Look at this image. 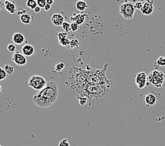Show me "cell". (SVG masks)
<instances>
[{"mask_svg":"<svg viewBox=\"0 0 165 146\" xmlns=\"http://www.w3.org/2000/svg\"><path fill=\"white\" fill-rule=\"evenodd\" d=\"M59 96V86L56 82H50L47 86L33 95V103L40 108L50 107L57 100Z\"/></svg>","mask_w":165,"mask_h":146,"instance_id":"obj_1","label":"cell"},{"mask_svg":"<svg viewBox=\"0 0 165 146\" xmlns=\"http://www.w3.org/2000/svg\"><path fill=\"white\" fill-rule=\"evenodd\" d=\"M48 82L43 77L40 75H33L28 80V85L34 90L40 91L48 85Z\"/></svg>","mask_w":165,"mask_h":146,"instance_id":"obj_2","label":"cell"},{"mask_svg":"<svg viewBox=\"0 0 165 146\" xmlns=\"http://www.w3.org/2000/svg\"><path fill=\"white\" fill-rule=\"evenodd\" d=\"M164 79L165 75L162 72L158 71V70H154L148 75L147 85H149V84H151L154 85L155 86L159 88V87H162V86Z\"/></svg>","mask_w":165,"mask_h":146,"instance_id":"obj_3","label":"cell"},{"mask_svg":"<svg viewBox=\"0 0 165 146\" xmlns=\"http://www.w3.org/2000/svg\"><path fill=\"white\" fill-rule=\"evenodd\" d=\"M135 11L136 9L134 7V4L131 2L126 1L119 6V12L125 19H132L134 16Z\"/></svg>","mask_w":165,"mask_h":146,"instance_id":"obj_4","label":"cell"},{"mask_svg":"<svg viewBox=\"0 0 165 146\" xmlns=\"http://www.w3.org/2000/svg\"><path fill=\"white\" fill-rule=\"evenodd\" d=\"M136 84L140 89H143L148 84V77L145 73H139L136 76Z\"/></svg>","mask_w":165,"mask_h":146,"instance_id":"obj_5","label":"cell"},{"mask_svg":"<svg viewBox=\"0 0 165 146\" xmlns=\"http://www.w3.org/2000/svg\"><path fill=\"white\" fill-rule=\"evenodd\" d=\"M12 60L15 64L18 65V66H22V65H26L27 63L26 57L17 51L13 54Z\"/></svg>","mask_w":165,"mask_h":146,"instance_id":"obj_6","label":"cell"},{"mask_svg":"<svg viewBox=\"0 0 165 146\" xmlns=\"http://www.w3.org/2000/svg\"><path fill=\"white\" fill-rule=\"evenodd\" d=\"M154 1L148 0L143 4L142 9H141V13L145 16H150L151 13H152L154 11V6H153Z\"/></svg>","mask_w":165,"mask_h":146,"instance_id":"obj_7","label":"cell"},{"mask_svg":"<svg viewBox=\"0 0 165 146\" xmlns=\"http://www.w3.org/2000/svg\"><path fill=\"white\" fill-rule=\"evenodd\" d=\"M21 51L22 54L24 55L26 57H30L32 55H33L35 52V48L34 46L32 44H26L25 45H23L21 48Z\"/></svg>","mask_w":165,"mask_h":146,"instance_id":"obj_8","label":"cell"},{"mask_svg":"<svg viewBox=\"0 0 165 146\" xmlns=\"http://www.w3.org/2000/svg\"><path fill=\"white\" fill-rule=\"evenodd\" d=\"M51 21L55 26H62V24L64 23V18L62 14L55 13L52 16Z\"/></svg>","mask_w":165,"mask_h":146,"instance_id":"obj_9","label":"cell"},{"mask_svg":"<svg viewBox=\"0 0 165 146\" xmlns=\"http://www.w3.org/2000/svg\"><path fill=\"white\" fill-rule=\"evenodd\" d=\"M4 6L5 7V9L10 14H14V13H16V12H17V11H16V5L15 4L14 1L6 0V1H4Z\"/></svg>","mask_w":165,"mask_h":146,"instance_id":"obj_10","label":"cell"},{"mask_svg":"<svg viewBox=\"0 0 165 146\" xmlns=\"http://www.w3.org/2000/svg\"><path fill=\"white\" fill-rule=\"evenodd\" d=\"M145 103L146 105L148 107H150L152 105H154L157 102V98L156 95H155L152 93H148L146 94L145 96Z\"/></svg>","mask_w":165,"mask_h":146,"instance_id":"obj_11","label":"cell"},{"mask_svg":"<svg viewBox=\"0 0 165 146\" xmlns=\"http://www.w3.org/2000/svg\"><path fill=\"white\" fill-rule=\"evenodd\" d=\"M12 41L13 43L16 45H20L22 43L24 42L25 37L21 33H14L12 37Z\"/></svg>","mask_w":165,"mask_h":146,"instance_id":"obj_12","label":"cell"},{"mask_svg":"<svg viewBox=\"0 0 165 146\" xmlns=\"http://www.w3.org/2000/svg\"><path fill=\"white\" fill-rule=\"evenodd\" d=\"M86 16L87 15L85 14H77L74 16H72V18H71V20L72 21V23H76L80 26L84 23Z\"/></svg>","mask_w":165,"mask_h":146,"instance_id":"obj_13","label":"cell"},{"mask_svg":"<svg viewBox=\"0 0 165 146\" xmlns=\"http://www.w3.org/2000/svg\"><path fill=\"white\" fill-rule=\"evenodd\" d=\"M20 19H21L22 23L28 25L31 23L32 20H33V17H32V16L30 13H27L26 14H23L21 16H20Z\"/></svg>","mask_w":165,"mask_h":146,"instance_id":"obj_14","label":"cell"},{"mask_svg":"<svg viewBox=\"0 0 165 146\" xmlns=\"http://www.w3.org/2000/svg\"><path fill=\"white\" fill-rule=\"evenodd\" d=\"M76 7L78 11H85L87 9L88 6H87V3L84 1H78L76 4Z\"/></svg>","mask_w":165,"mask_h":146,"instance_id":"obj_15","label":"cell"},{"mask_svg":"<svg viewBox=\"0 0 165 146\" xmlns=\"http://www.w3.org/2000/svg\"><path fill=\"white\" fill-rule=\"evenodd\" d=\"M26 6L31 10L34 11V9L38 6V4H37V1L35 0H28L26 2Z\"/></svg>","mask_w":165,"mask_h":146,"instance_id":"obj_16","label":"cell"},{"mask_svg":"<svg viewBox=\"0 0 165 146\" xmlns=\"http://www.w3.org/2000/svg\"><path fill=\"white\" fill-rule=\"evenodd\" d=\"M155 65H157L158 67H164L165 66V57L160 56L158 58L156 63H155Z\"/></svg>","mask_w":165,"mask_h":146,"instance_id":"obj_17","label":"cell"},{"mask_svg":"<svg viewBox=\"0 0 165 146\" xmlns=\"http://www.w3.org/2000/svg\"><path fill=\"white\" fill-rule=\"evenodd\" d=\"M4 70L6 72V74L8 75H12L14 72V68L12 66V65H6L4 67Z\"/></svg>","mask_w":165,"mask_h":146,"instance_id":"obj_18","label":"cell"},{"mask_svg":"<svg viewBox=\"0 0 165 146\" xmlns=\"http://www.w3.org/2000/svg\"><path fill=\"white\" fill-rule=\"evenodd\" d=\"M62 29H63L66 33H69V32L71 31V24L68 22L64 21V23L62 24Z\"/></svg>","mask_w":165,"mask_h":146,"instance_id":"obj_19","label":"cell"},{"mask_svg":"<svg viewBox=\"0 0 165 146\" xmlns=\"http://www.w3.org/2000/svg\"><path fill=\"white\" fill-rule=\"evenodd\" d=\"M65 68V63H59L58 64H57L55 67V70L57 72H61L62 70H63Z\"/></svg>","mask_w":165,"mask_h":146,"instance_id":"obj_20","label":"cell"},{"mask_svg":"<svg viewBox=\"0 0 165 146\" xmlns=\"http://www.w3.org/2000/svg\"><path fill=\"white\" fill-rule=\"evenodd\" d=\"M70 40L68 39V37L66 38V39H64L61 40V41H59V44L62 46H66L68 45H70Z\"/></svg>","mask_w":165,"mask_h":146,"instance_id":"obj_21","label":"cell"},{"mask_svg":"<svg viewBox=\"0 0 165 146\" xmlns=\"http://www.w3.org/2000/svg\"><path fill=\"white\" fill-rule=\"evenodd\" d=\"M7 49L8 51L11 53H15L17 50H16V45L13 44H9L7 46Z\"/></svg>","mask_w":165,"mask_h":146,"instance_id":"obj_22","label":"cell"},{"mask_svg":"<svg viewBox=\"0 0 165 146\" xmlns=\"http://www.w3.org/2000/svg\"><path fill=\"white\" fill-rule=\"evenodd\" d=\"M78 45H79V42L76 39H73L71 40V42H70L71 48H76V47H78Z\"/></svg>","mask_w":165,"mask_h":146,"instance_id":"obj_23","label":"cell"},{"mask_svg":"<svg viewBox=\"0 0 165 146\" xmlns=\"http://www.w3.org/2000/svg\"><path fill=\"white\" fill-rule=\"evenodd\" d=\"M57 38H58L59 41H61V40L66 39L67 38V33H59L57 35Z\"/></svg>","mask_w":165,"mask_h":146,"instance_id":"obj_24","label":"cell"},{"mask_svg":"<svg viewBox=\"0 0 165 146\" xmlns=\"http://www.w3.org/2000/svg\"><path fill=\"white\" fill-rule=\"evenodd\" d=\"M6 77V73L5 72L4 69H3L0 66V81L4 80Z\"/></svg>","mask_w":165,"mask_h":146,"instance_id":"obj_25","label":"cell"},{"mask_svg":"<svg viewBox=\"0 0 165 146\" xmlns=\"http://www.w3.org/2000/svg\"><path fill=\"white\" fill-rule=\"evenodd\" d=\"M59 146H71L69 140L67 138H64L59 143Z\"/></svg>","mask_w":165,"mask_h":146,"instance_id":"obj_26","label":"cell"},{"mask_svg":"<svg viewBox=\"0 0 165 146\" xmlns=\"http://www.w3.org/2000/svg\"><path fill=\"white\" fill-rule=\"evenodd\" d=\"M87 97H84V96L79 97V98H78L79 103H80V105H85L87 103Z\"/></svg>","mask_w":165,"mask_h":146,"instance_id":"obj_27","label":"cell"},{"mask_svg":"<svg viewBox=\"0 0 165 146\" xmlns=\"http://www.w3.org/2000/svg\"><path fill=\"white\" fill-rule=\"evenodd\" d=\"M37 4H38V6L42 9V8H45L47 3L46 1H45V0H38L37 1Z\"/></svg>","mask_w":165,"mask_h":146,"instance_id":"obj_28","label":"cell"},{"mask_svg":"<svg viewBox=\"0 0 165 146\" xmlns=\"http://www.w3.org/2000/svg\"><path fill=\"white\" fill-rule=\"evenodd\" d=\"M71 28L72 32H76L79 28V25L76 23H71Z\"/></svg>","mask_w":165,"mask_h":146,"instance_id":"obj_29","label":"cell"},{"mask_svg":"<svg viewBox=\"0 0 165 146\" xmlns=\"http://www.w3.org/2000/svg\"><path fill=\"white\" fill-rule=\"evenodd\" d=\"M143 6V2H141V1H137V2L135 3L134 4L135 9L138 10H141Z\"/></svg>","mask_w":165,"mask_h":146,"instance_id":"obj_30","label":"cell"},{"mask_svg":"<svg viewBox=\"0 0 165 146\" xmlns=\"http://www.w3.org/2000/svg\"><path fill=\"white\" fill-rule=\"evenodd\" d=\"M28 13L27 12V10L25 9H23V8H20V9H18L17 11V15L19 16H21L22 15L26 14V13Z\"/></svg>","mask_w":165,"mask_h":146,"instance_id":"obj_31","label":"cell"},{"mask_svg":"<svg viewBox=\"0 0 165 146\" xmlns=\"http://www.w3.org/2000/svg\"><path fill=\"white\" fill-rule=\"evenodd\" d=\"M44 9H45V10L46 11H50V9H51V6L47 4L46 5H45V8H44Z\"/></svg>","mask_w":165,"mask_h":146,"instance_id":"obj_32","label":"cell"},{"mask_svg":"<svg viewBox=\"0 0 165 146\" xmlns=\"http://www.w3.org/2000/svg\"><path fill=\"white\" fill-rule=\"evenodd\" d=\"M34 11L35 13H40V11H41V8L40 7H39V6H37L36 8H35V9H34Z\"/></svg>","mask_w":165,"mask_h":146,"instance_id":"obj_33","label":"cell"},{"mask_svg":"<svg viewBox=\"0 0 165 146\" xmlns=\"http://www.w3.org/2000/svg\"><path fill=\"white\" fill-rule=\"evenodd\" d=\"M46 3L50 6H52L54 4V0H46Z\"/></svg>","mask_w":165,"mask_h":146,"instance_id":"obj_34","label":"cell"},{"mask_svg":"<svg viewBox=\"0 0 165 146\" xmlns=\"http://www.w3.org/2000/svg\"><path fill=\"white\" fill-rule=\"evenodd\" d=\"M1 91H2V87H1V85H0V92H1Z\"/></svg>","mask_w":165,"mask_h":146,"instance_id":"obj_35","label":"cell"},{"mask_svg":"<svg viewBox=\"0 0 165 146\" xmlns=\"http://www.w3.org/2000/svg\"><path fill=\"white\" fill-rule=\"evenodd\" d=\"M0 146H2V145H0Z\"/></svg>","mask_w":165,"mask_h":146,"instance_id":"obj_36","label":"cell"}]
</instances>
